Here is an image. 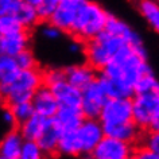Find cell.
Returning a JSON list of instances; mask_svg holds the SVG:
<instances>
[{
  "label": "cell",
  "instance_id": "30bf717a",
  "mask_svg": "<svg viewBox=\"0 0 159 159\" xmlns=\"http://www.w3.org/2000/svg\"><path fill=\"white\" fill-rule=\"evenodd\" d=\"M108 100L105 90L98 84L96 80L85 89H82V100H81V109L85 117L88 119H98L101 111L104 108L105 102Z\"/></svg>",
  "mask_w": 159,
  "mask_h": 159
},
{
  "label": "cell",
  "instance_id": "d6986e66",
  "mask_svg": "<svg viewBox=\"0 0 159 159\" xmlns=\"http://www.w3.org/2000/svg\"><path fill=\"white\" fill-rule=\"evenodd\" d=\"M98 84L102 86L108 97H128L132 98L135 94V88L125 82L117 81L115 78H111L109 75L104 74L102 71H98L97 75Z\"/></svg>",
  "mask_w": 159,
  "mask_h": 159
},
{
  "label": "cell",
  "instance_id": "4316f807",
  "mask_svg": "<svg viewBox=\"0 0 159 159\" xmlns=\"http://www.w3.org/2000/svg\"><path fill=\"white\" fill-rule=\"evenodd\" d=\"M155 90H159V80L154 74V71L143 75L138 81V84L135 85V94L146 93V92H155Z\"/></svg>",
  "mask_w": 159,
  "mask_h": 159
},
{
  "label": "cell",
  "instance_id": "ba28073f",
  "mask_svg": "<svg viewBox=\"0 0 159 159\" xmlns=\"http://www.w3.org/2000/svg\"><path fill=\"white\" fill-rule=\"evenodd\" d=\"M135 144L119 140L116 138L105 135L100 143L94 147L89 157L85 159H125L131 158L135 151Z\"/></svg>",
  "mask_w": 159,
  "mask_h": 159
},
{
  "label": "cell",
  "instance_id": "277c9868",
  "mask_svg": "<svg viewBox=\"0 0 159 159\" xmlns=\"http://www.w3.org/2000/svg\"><path fill=\"white\" fill-rule=\"evenodd\" d=\"M108 18L109 12L100 3L88 0V3L84 6L81 12L78 14V18L70 33V37L77 38L82 42L93 39L105 30Z\"/></svg>",
  "mask_w": 159,
  "mask_h": 159
},
{
  "label": "cell",
  "instance_id": "44dd1931",
  "mask_svg": "<svg viewBox=\"0 0 159 159\" xmlns=\"http://www.w3.org/2000/svg\"><path fill=\"white\" fill-rule=\"evenodd\" d=\"M22 69L19 67L15 57L0 54V89L7 88L19 77Z\"/></svg>",
  "mask_w": 159,
  "mask_h": 159
},
{
  "label": "cell",
  "instance_id": "3957f363",
  "mask_svg": "<svg viewBox=\"0 0 159 159\" xmlns=\"http://www.w3.org/2000/svg\"><path fill=\"white\" fill-rule=\"evenodd\" d=\"M45 84V74L43 70L38 67L22 70L19 77L10 86L2 88V101L3 105L12 107L19 102L31 101L34 93Z\"/></svg>",
  "mask_w": 159,
  "mask_h": 159
},
{
  "label": "cell",
  "instance_id": "e575fe53",
  "mask_svg": "<svg viewBox=\"0 0 159 159\" xmlns=\"http://www.w3.org/2000/svg\"><path fill=\"white\" fill-rule=\"evenodd\" d=\"M23 0H0V15H14Z\"/></svg>",
  "mask_w": 159,
  "mask_h": 159
},
{
  "label": "cell",
  "instance_id": "f1b7e54d",
  "mask_svg": "<svg viewBox=\"0 0 159 159\" xmlns=\"http://www.w3.org/2000/svg\"><path fill=\"white\" fill-rule=\"evenodd\" d=\"M61 2L62 0H42L38 6H35L39 18H41V22H49V19L51 18V15Z\"/></svg>",
  "mask_w": 159,
  "mask_h": 159
},
{
  "label": "cell",
  "instance_id": "7c38bea8",
  "mask_svg": "<svg viewBox=\"0 0 159 159\" xmlns=\"http://www.w3.org/2000/svg\"><path fill=\"white\" fill-rule=\"evenodd\" d=\"M97 75L98 71L93 66H90L86 61L65 66V78L71 85H74L75 88L81 90L96 81Z\"/></svg>",
  "mask_w": 159,
  "mask_h": 159
},
{
  "label": "cell",
  "instance_id": "e0dca14e",
  "mask_svg": "<svg viewBox=\"0 0 159 159\" xmlns=\"http://www.w3.org/2000/svg\"><path fill=\"white\" fill-rule=\"evenodd\" d=\"M50 89L53 90L54 96L57 97L59 105L69 107H81L82 90L71 85L66 78L58 80V81L50 84Z\"/></svg>",
  "mask_w": 159,
  "mask_h": 159
},
{
  "label": "cell",
  "instance_id": "4fadbf2b",
  "mask_svg": "<svg viewBox=\"0 0 159 159\" xmlns=\"http://www.w3.org/2000/svg\"><path fill=\"white\" fill-rule=\"evenodd\" d=\"M31 104L34 107L35 113L41 115L43 117H54L59 109V102L54 96L53 90L49 85L43 84L31 98Z\"/></svg>",
  "mask_w": 159,
  "mask_h": 159
},
{
  "label": "cell",
  "instance_id": "5bb4252c",
  "mask_svg": "<svg viewBox=\"0 0 159 159\" xmlns=\"http://www.w3.org/2000/svg\"><path fill=\"white\" fill-rule=\"evenodd\" d=\"M105 30L109 31V33L113 35H119V37L124 38L131 46H134L135 49H138L139 51L147 53V49L144 47V43H143V39L140 38V35H139L128 23L123 20V19L109 14Z\"/></svg>",
  "mask_w": 159,
  "mask_h": 159
},
{
  "label": "cell",
  "instance_id": "6da1fadb",
  "mask_svg": "<svg viewBox=\"0 0 159 159\" xmlns=\"http://www.w3.org/2000/svg\"><path fill=\"white\" fill-rule=\"evenodd\" d=\"M101 71L111 78L125 82L135 88L139 80L143 75L152 73V69L148 63V54L127 45Z\"/></svg>",
  "mask_w": 159,
  "mask_h": 159
},
{
  "label": "cell",
  "instance_id": "52a82bcc",
  "mask_svg": "<svg viewBox=\"0 0 159 159\" xmlns=\"http://www.w3.org/2000/svg\"><path fill=\"white\" fill-rule=\"evenodd\" d=\"M88 0H62L49 19L51 25L58 27L63 34L70 35L78 14L84 8Z\"/></svg>",
  "mask_w": 159,
  "mask_h": 159
},
{
  "label": "cell",
  "instance_id": "8d00e7d4",
  "mask_svg": "<svg viewBox=\"0 0 159 159\" xmlns=\"http://www.w3.org/2000/svg\"><path fill=\"white\" fill-rule=\"evenodd\" d=\"M150 129H154V131H159V112L157 113V116H155L152 124H151Z\"/></svg>",
  "mask_w": 159,
  "mask_h": 159
},
{
  "label": "cell",
  "instance_id": "836d02e7",
  "mask_svg": "<svg viewBox=\"0 0 159 159\" xmlns=\"http://www.w3.org/2000/svg\"><path fill=\"white\" fill-rule=\"evenodd\" d=\"M43 74H45V84L50 85L58 80L65 78V67H49L43 70Z\"/></svg>",
  "mask_w": 159,
  "mask_h": 159
},
{
  "label": "cell",
  "instance_id": "484cf974",
  "mask_svg": "<svg viewBox=\"0 0 159 159\" xmlns=\"http://www.w3.org/2000/svg\"><path fill=\"white\" fill-rule=\"evenodd\" d=\"M25 30L15 15H0V35H7Z\"/></svg>",
  "mask_w": 159,
  "mask_h": 159
},
{
  "label": "cell",
  "instance_id": "1f68e13d",
  "mask_svg": "<svg viewBox=\"0 0 159 159\" xmlns=\"http://www.w3.org/2000/svg\"><path fill=\"white\" fill-rule=\"evenodd\" d=\"M139 144L146 146L147 148H150L159 154V131H154V129L144 131L142 142L139 143Z\"/></svg>",
  "mask_w": 159,
  "mask_h": 159
},
{
  "label": "cell",
  "instance_id": "60d3db41",
  "mask_svg": "<svg viewBox=\"0 0 159 159\" xmlns=\"http://www.w3.org/2000/svg\"><path fill=\"white\" fill-rule=\"evenodd\" d=\"M158 2H159V0H158Z\"/></svg>",
  "mask_w": 159,
  "mask_h": 159
},
{
  "label": "cell",
  "instance_id": "7402d4cb",
  "mask_svg": "<svg viewBox=\"0 0 159 159\" xmlns=\"http://www.w3.org/2000/svg\"><path fill=\"white\" fill-rule=\"evenodd\" d=\"M138 10L151 29L159 35V2L158 0H138Z\"/></svg>",
  "mask_w": 159,
  "mask_h": 159
},
{
  "label": "cell",
  "instance_id": "d590c367",
  "mask_svg": "<svg viewBox=\"0 0 159 159\" xmlns=\"http://www.w3.org/2000/svg\"><path fill=\"white\" fill-rule=\"evenodd\" d=\"M132 159H159V154L143 144H138L132 154Z\"/></svg>",
  "mask_w": 159,
  "mask_h": 159
},
{
  "label": "cell",
  "instance_id": "f35d334b",
  "mask_svg": "<svg viewBox=\"0 0 159 159\" xmlns=\"http://www.w3.org/2000/svg\"><path fill=\"white\" fill-rule=\"evenodd\" d=\"M0 159H7V158H2V157H0Z\"/></svg>",
  "mask_w": 159,
  "mask_h": 159
},
{
  "label": "cell",
  "instance_id": "83f0119b",
  "mask_svg": "<svg viewBox=\"0 0 159 159\" xmlns=\"http://www.w3.org/2000/svg\"><path fill=\"white\" fill-rule=\"evenodd\" d=\"M11 109H12V112H14V115H15V117H16L19 124H22V123H25L26 120H29V119L35 113L34 107H33V104H31V101L15 104V105L11 107Z\"/></svg>",
  "mask_w": 159,
  "mask_h": 159
},
{
  "label": "cell",
  "instance_id": "7a4b0ae2",
  "mask_svg": "<svg viewBox=\"0 0 159 159\" xmlns=\"http://www.w3.org/2000/svg\"><path fill=\"white\" fill-rule=\"evenodd\" d=\"M129 43L124 38L104 30L97 37L85 42L84 59L97 71H101Z\"/></svg>",
  "mask_w": 159,
  "mask_h": 159
},
{
  "label": "cell",
  "instance_id": "d4e9b609",
  "mask_svg": "<svg viewBox=\"0 0 159 159\" xmlns=\"http://www.w3.org/2000/svg\"><path fill=\"white\" fill-rule=\"evenodd\" d=\"M18 159H47V155L35 140H25Z\"/></svg>",
  "mask_w": 159,
  "mask_h": 159
},
{
  "label": "cell",
  "instance_id": "2e32d148",
  "mask_svg": "<svg viewBox=\"0 0 159 159\" xmlns=\"http://www.w3.org/2000/svg\"><path fill=\"white\" fill-rule=\"evenodd\" d=\"M31 30H22L18 33L0 35V54L16 57L19 53L30 49L31 43Z\"/></svg>",
  "mask_w": 159,
  "mask_h": 159
},
{
  "label": "cell",
  "instance_id": "9a60e30c",
  "mask_svg": "<svg viewBox=\"0 0 159 159\" xmlns=\"http://www.w3.org/2000/svg\"><path fill=\"white\" fill-rule=\"evenodd\" d=\"M105 135L112 138H116L119 140L131 143V144L138 146L142 142L143 134L144 131L139 128V125L134 120L125 121V123H119V124H107L102 125Z\"/></svg>",
  "mask_w": 159,
  "mask_h": 159
},
{
  "label": "cell",
  "instance_id": "4dcf8cb0",
  "mask_svg": "<svg viewBox=\"0 0 159 159\" xmlns=\"http://www.w3.org/2000/svg\"><path fill=\"white\" fill-rule=\"evenodd\" d=\"M39 33H41V35L46 39V41H50V42L58 41V39L62 37V34H63L58 27L51 25L50 22H42L41 23V29H39Z\"/></svg>",
  "mask_w": 159,
  "mask_h": 159
},
{
  "label": "cell",
  "instance_id": "74e56055",
  "mask_svg": "<svg viewBox=\"0 0 159 159\" xmlns=\"http://www.w3.org/2000/svg\"><path fill=\"white\" fill-rule=\"evenodd\" d=\"M26 2H29V3H31V4H34V6H38L39 3L42 2V0H26Z\"/></svg>",
  "mask_w": 159,
  "mask_h": 159
},
{
  "label": "cell",
  "instance_id": "ffe728a7",
  "mask_svg": "<svg viewBox=\"0 0 159 159\" xmlns=\"http://www.w3.org/2000/svg\"><path fill=\"white\" fill-rule=\"evenodd\" d=\"M59 123L63 131H74L77 129L81 123L85 120V115L82 112L81 107H69L61 105L57 115L54 116Z\"/></svg>",
  "mask_w": 159,
  "mask_h": 159
},
{
  "label": "cell",
  "instance_id": "ab89813d",
  "mask_svg": "<svg viewBox=\"0 0 159 159\" xmlns=\"http://www.w3.org/2000/svg\"><path fill=\"white\" fill-rule=\"evenodd\" d=\"M125 159H132V157H131V158H125Z\"/></svg>",
  "mask_w": 159,
  "mask_h": 159
},
{
  "label": "cell",
  "instance_id": "f546056e",
  "mask_svg": "<svg viewBox=\"0 0 159 159\" xmlns=\"http://www.w3.org/2000/svg\"><path fill=\"white\" fill-rule=\"evenodd\" d=\"M15 59H16L18 65H19V67H20L22 70L38 67V61H37L35 54L33 53V50L31 49H27L25 51H22V53H19L16 57H15Z\"/></svg>",
  "mask_w": 159,
  "mask_h": 159
},
{
  "label": "cell",
  "instance_id": "d6a6232c",
  "mask_svg": "<svg viewBox=\"0 0 159 159\" xmlns=\"http://www.w3.org/2000/svg\"><path fill=\"white\" fill-rule=\"evenodd\" d=\"M2 123H3V128L7 131H11V129H15L19 127V123L15 117V115L11 109V107H7V105H3V109H2Z\"/></svg>",
  "mask_w": 159,
  "mask_h": 159
},
{
  "label": "cell",
  "instance_id": "8fae6325",
  "mask_svg": "<svg viewBox=\"0 0 159 159\" xmlns=\"http://www.w3.org/2000/svg\"><path fill=\"white\" fill-rule=\"evenodd\" d=\"M63 128L59 125L55 117H46L45 125L39 134L38 139L35 142L39 144V147L43 150V152L47 155V158L57 157L58 146L63 135Z\"/></svg>",
  "mask_w": 159,
  "mask_h": 159
},
{
  "label": "cell",
  "instance_id": "ac0fdd59",
  "mask_svg": "<svg viewBox=\"0 0 159 159\" xmlns=\"http://www.w3.org/2000/svg\"><path fill=\"white\" fill-rule=\"evenodd\" d=\"M25 138L18 128L4 132L0 142V157L7 159H18L20 155Z\"/></svg>",
  "mask_w": 159,
  "mask_h": 159
},
{
  "label": "cell",
  "instance_id": "9c48e42d",
  "mask_svg": "<svg viewBox=\"0 0 159 159\" xmlns=\"http://www.w3.org/2000/svg\"><path fill=\"white\" fill-rule=\"evenodd\" d=\"M98 119L102 125L119 124L132 120V98L108 97Z\"/></svg>",
  "mask_w": 159,
  "mask_h": 159
},
{
  "label": "cell",
  "instance_id": "8992f818",
  "mask_svg": "<svg viewBox=\"0 0 159 159\" xmlns=\"http://www.w3.org/2000/svg\"><path fill=\"white\" fill-rule=\"evenodd\" d=\"M75 138H77V143L81 151V158L85 159L89 157L90 152L94 150L100 140L105 136L104 128L100 121V119H88L81 123V125L77 129H74Z\"/></svg>",
  "mask_w": 159,
  "mask_h": 159
},
{
  "label": "cell",
  "instance_id": "603a6c76",
  "mask_svg": "<svg viewBox=\"0 0 159 159\" xmlns=\"http://www.w3.org/2000/svg\"><path fill=\"white\" fill-rule=\"evenodd\" d=\"M14 15L18 18V20L22 23V26L27 30H33L34 27H37L38 25L42 23L41 18H39V15H38L37 7L29 2H26V0H23L20 7H19L18 11Z\"/></svg>",
  "mask_w": 159,
  "mask_h": 159
},
{
  "label": "cell",
  "instance_id": "5b68a950",
  "mask_svg": "<svg viewBox=\"0 0 159 159\" xmlns=\"http://www.w3.org/2000/svg\"><path fill=\"white\" fill-rule=\"evenodd\" d=\"M159 112V90L136 93L132 97V120L143 131H148Z\"/></svg>",
  "mask_w": 159,
  "mask_h": 159
},
{
  "label": "cell",
  "instance_id": "cb8c5ba5",
  "mask_svg": "<svg viewBox=\"0 0 159 159\" xmlns=\"http://www.w3.org/2000/svg\"><path fill=\"white\" fill-rule=\"evenodd\" d=\"M45 121H46V117H43L38 113H34L29 120L19 124L18 129L20 131L25 140H37L43 125H45Z\"/></svg>",
  "mask_w": 159,
  "mask_h": 159
}]
</instances>
